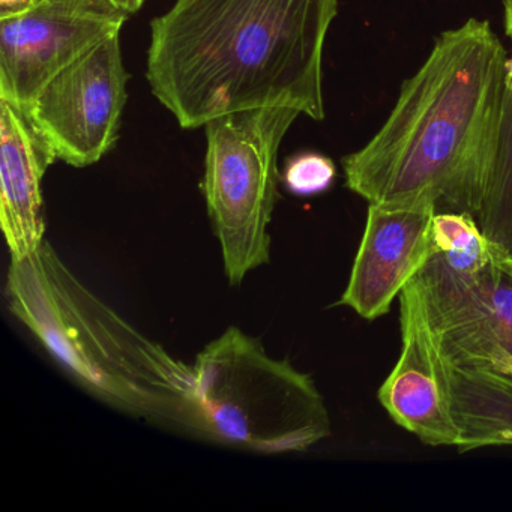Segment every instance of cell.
Instances as JSON below:
<instances>
[{"instance_id":"2e32d148","label":"cell","mask_w":512,"mask_h":512,"mask_svg":"<svg viewBox=\"0 0 512 512\" xmlns=\"http://www.w3.org/2000/svg\"><path fill=\"white\" fill-rule=\"evenodd\" d=\"M35 2L52 5L68 13L107 17V19L127 22L131 16L142 10L146 0H35Z\"/></svg>"},{"instance_id":"277c9868","label":"cell","mask_w":512,"mask_h":512,"mask_svg":"<svg viewBox=\"0 0 512 512\" xmlns=\"http://www.w3.org/2000/svg\"><path fill=\"white\" fill-rule=\"evenodd\" d=\"M193 400L196 433L260 454L304 452L331 436L313 377L235 326L197 355Z\"/></svg>"},{"instance_id":"9a60e30c","label":"cell","mask_w":512,"mask_h":512,"mask_svg":"<svg viewBox=\"0 0 512 512\" xmlns=\"http://www.w3.org/2000/svg\"><path fill=\"white\" fill-rule=\"evenodd\" d=\"M337 167L319 152H301L286 161L281 181L295 196L310 197L325 193L334 185Z\"/></svg>"},{"instance_id":"52a82bcc","label":"cell","mask_w":512,"mask_h":512,"mask_svg":"<svg viewBox=\"0 0 512 512\" xmlns=\"http://www.w3.org/2000/svg\"><path fill=\"white\" fill-rule=\"evenodd\" d=\"M124 23L37 2L31 10L0 17V100L28 110L61 71L121 34Z\"/></svg>"},{"instance_id":"e0dca14e","label":"cell","mask_w":512,"mask_h":512,"mask_svg":"<svg viewBox=\"0 0 512 512\" xmlns=\"http://www.w3.org/2000/svg\"><path fill=\"white\" fill-rule=\"evenodd\" d=\"M35 0H0V17L14 16L31 10Z\"/></svg>"},{"instance_id":"ac0fdd59","label":"cell","mask_w":512,"mask_h":512,"mask_svg":"<svg viewBox=\"0 0 512 512\" xmlns=\"http://www.w3.org/2000/svg\"><path fill=\"white\" fill-rule=\"evenodd\" d=\"M503 13H505V32L512 41V0H503Z\"/></svg>"},{"instance_id":"5bb4252c","label":"cell","mask_w":512,"mask_h":512,"mask_svg":"<svg viewBox=\"0 0 512 512\" xmlns=\"http://www.w3.org/2000/svg\"><path fill=\"white\" fill-rule=\"evenodd\" d=\"M431 245L433 254L457 271L482 268L497 247L482 233L475 215L467 212H436Z\"/></svg>"},{"instance_id":"6da1fadb","label":"cell","mask_w":512,"mask_h":512,"mask_svg":"<svg viewBox=\"0 0 512 512\" xmlns=\"http://www.w3.org/2000/svg\"><path fill=\"white\" fill-rule=\"evenodd\" d=\"M338 0H175L151 23L154 97L185 130L239 110L325 119L323 49Z\"/></svg>"},{"instance_id":"30bf717a","label":"cell","mask_w":512,"mask_h":512,"mask_svg":"<svg viewBox=\"0 0 512 512\" xmlns=\"http://www.w3.org/2000/svg\"><path fill=\"white\" fill-rule=\"evenodd\" d=\"M401 352L377 392L398 427L428 446H455L460 431L452 416L436 334L413 278L400 298Z\"/></svg>"},{"instance_id":"7c38bea8","label":"cell","mask_w":512,"mask_h":512,"mask_svg":"<svg viewBox=\"0 0 512 512\" xmlns=\"http://www.w3.org/2000/svg\"><path fill=\"white\" fill-rule=\"evenodd\" d=\"M415 280L434 328L475 329L512 353V256L496 247L476 271H457L433 254Z\"/></svg>"},{"instance_id":"4fadbf2b","label":"cell","mask_w":512,"mask_h":512,"mask_svg":"<svg viewBox=\"0 0 512 512\" xmlns=\"http://www.w3.org/2000/svg\"><path fill=\"white\" fill-rule=\"evenodd\" d=\"M476 221L493 244L512 256V50L490 173Z\"/></svg>"},{"instance_id":"3957f363","label":"cell","mask_w":512,"mask_h":512,"mask_svg":"<svg viewBox=\"0 0 512 512\" xmlns=\"http://www.w3.org/2000/svg\"><path fill=\"white\" fill-rule=\"evenodd\" d=\"M11 313L89 394L140 418L196 433L193 367L149 340L92 293L49 241L7 275Z\"/></svg>"},{"instance_id":"5b68a950","label":"cell","mask_w":512,"mask_h":512,"mask_svg":"<svg viewBox=\"0 0 512 512\" xmlns=\"http://www.w3.org/2000/svg\"><path fill=\"white\" fill-rule=\"evenodd\" d=\"M299 115L289 107H262L226 113L205 125L203 194L232 286L271 259L278 152Z\"/></svg>"},{"instance_id":"8fae6325","label":"cell","mask_w":512,"mask_h":512,"mask_svg":"<svg viewBox=\"0 0 512 512\" xmlns=\"http://www.w3.org/2000/svg\"><path fill=\"white\" fill-rule=\"evenodd\" d=\"M56 160L29 113L0 100V227L11 260L29 256L46 241L41 185Z\"/></svg>"},{"instance_id":"8992f818","label":"cell","mask_w":512,"mask_h":512,"mask_svg":"<svg viewBox=\"0 0 512 512\" xmlns=\"http://www.w3.org/2000/svg\"><path fill=\"white\" fill-rule=\"evenodd\" d=\"M128 80L121 34H116L61 71L26 112L58 160L83 169L115 148Z\"/></svg>"},{"instance_id":"ba28073f","label":"cell","mask_w":512,"mask_h":512,"mask_svg":"<svg viewBox=\"0 0 512 512\" xmlns=\"http://www.w3.org/2000/svg\"><path fill=\"white\" fill-rule=\"evenodd\" d=\"M458 452L512 446V353L475 329L434 328Z\"/></svg>"},{"instance_id":"7a4b0ae2","label":"cell","mask_w":512,"mask_h":512,"mask_svg":"<svg viewBox=\"0 0 512 512\" xmlns=\"http://www.w3.org/2000/svg\"><path fill=\"white\" fill-rule=\"evenodd\" d=\"M509 55L485 20L443 32L401 86L379 133L343 158L368 203H430L478 215L499 130Z\"/></svg>"},{"instance_id":"9c48e42d","label":"cell","mask_w":512,"mask_h":512,"mask_svg":"<svg viewBox=\"0 0 512 512\" xmlns=\"http://www.w3.org/2000/svg\"><path fill=\"white\" fill-rule=\"evenodd\" d=\"M430 203H368L367 221L349 283L338 305L373 322L391 310L433 256Z\"/></svg>"}]
</instances>
